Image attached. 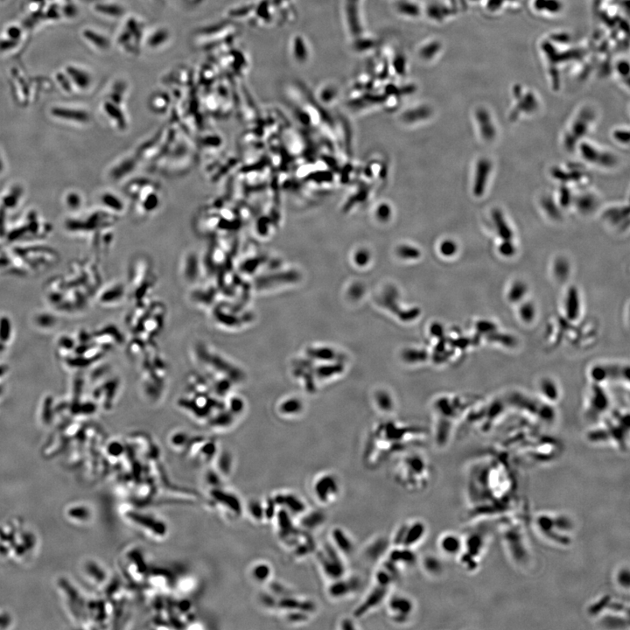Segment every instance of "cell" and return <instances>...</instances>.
Instances as JSON below:
<instances>
[{
	"label": "cell",
	"mask_w": 630,
	"mask_h": 630,
	"mask_svg": "<svg viewBox=\"0 0 630 630\" xmlns=\"http://www.w3.org/2000/svg\"><path fill=\"white\" fill-rule=\"evenodd\" d=\"M566 310L567 315L571 320H576L580 313V299L579 292L574 286L569 290L566 301Z\"/></svg>",
	"instance_id": "25"
},
{
	"label": "cell",
	"mask_w": 630,
	"mask_h": 630,
	"mask_svg": "<svg viewBox=\"0 0 630 630\" xmlns=\"http://www.w3.org/2000/svg\"><path fill=\"white\" fill-rule=\"evenodd\" d=\"M492 221L495 226V230L502 242H513L514 233L507 220L505 219L504 213L499 208H495L492 214Z\"/></svg>",
	"instance_id": "20"
},
{
	"label": "cell",
	"mask_w": 630,
	"mask_h": 630,
	"mask_svg": "<svg viewBox=\"0 0 630 630\" xmlns=\"http://www.w3.org/2000/svg\"><path fill=\"white\" fill-rule=\"evenodd\" d=\"M576 205L580 212L584 214H590L596 207V198L593 195L588 194L580 195V197L576 201Z\"/></svg>",
	"instance_id": "29"
},
{
	"label": "cell",
	"mask_w": 630,
	"mask_h": 630,
	"mask_svg": "<svg viewBox=\"0 0 630 630\" xmlns=\"http://www.w3.org/2000/svg\"><path fill=\"white\" fill-rule=\"evenodd\" d=\"M530 527L542 541L556 549H568L574 544L577 526L566 512H538L530 516Z\"/></svg>",
	"instance_id": "3"
},
{
	"label": "cell",
	"mask_w": 630,
	"mask_h": 630,
	"mask_svg": "<svg viewBox=\"0 0 630 630\" xmlns=\"http://www.w3.org/2000/svg\"><path fill=\"white\" fill-rule=\"evenodd\" d=\"M340 624H341L340 628L343 629V630H345V629H356L354 621L351 619H343Z\"/></svg>",
	"instance_id": "45"
},
{
	"label": "cell",
	"mask_w": 630,
	"mask_h": 630,
	"mask_svg": "<svg viewBox=\"0 0 630 630\" xmlns=\"http://www.w3.org/2000/svg\"><path fill=\"white\" fill-rule=\"evenodd\" d=\"M542 205H543V207L545 208V210L548 213V215L551 218H554V219H559L560 218L561 215L559 213L558 207L555 205L554 202H552V200L546 197V198L542 201Z\"/></svg>",
	"instance_id": "35"
},
{
	"label": "cell",
	"mask_w": 630,
	"mask_h": 630,
	"mask_svg": "<svg viewBox=\"0 0 630 630\" xmlns=\"http://www.w3.org/2000/svg\"><path fill=\"white\" fill-rule=\"evenodd\" d=\"M315 553L318 567L328 582L347 574L345 558L330 543L325 544L322 547H317Z\"/></svg>",
	"instance_id": "8"
},
{
	"label": "cell",
	"mask_w": 630,
	"mask_h": 630,
	"mask_svg": "<svg viewBox=\"0 0 630 630\" xmlns=\"http://www.w3.org/2000/svg\"><path fill=\"white\" fill-rule=\"evenodd\" d=\"M299 518H301V529L308 533L319 529L326 521V516L323 512L310 510L309 508Z\"/></svg>",
	"instance_id": "21"
},
{
	"label": "cell",
	"mask_w": 630,
	"mask_h": 630,
	"mask_svg": "<svg viewBox=\"0 0 630 630\" xmlns=\"http://www.w3.org/2000/svg\"><path fill=\"white\" fill-rule=\"evenodd\" d=\"M402 469L396 470L398 484H401L404 488L410 489V482L412 477V491H420L425 489L428 486L431 481V474L430 467L422 457H413L409 460H406Z\"/></svg>",
	"instance_id": "6"
},
{
	"label": "cell",
	"mask_w": 630,
	"mask_h": 630,
	"mask_svg": "<svg viewBox=\"0 0 630 630\" xmlns=\"http://www.w3.org/2000/svg\"><path fill=\"white\" fill-rule=\"evenodd\" d=\"M311 493L320 506L326 507L335 504L342 494L338 475L329 471L317 474L311 483Z\"/></svg>",
	"instance_id": "7"
},
{
	"label": "cell",
	"mask_w": 630,
	"mask_h": 630,
	"mask_svg": "<svg viewBox=\"0 0 630 630\" xmlns=\"http://www.w3.org/2000/svg\"><path fill=\"white\" fill-rule=\"evenodd\" d=\"M613 138L622 144H628L630 142V132L627 130H616L613 132Z\"/></svg>",
	"instance_id": "38"
},
{
	"label": "cell",
	"mask_w": 630,
	"mask_h": 630,
	"mask_svg": "<svg viewBox=\"0 0 630 630\" xmlns=\"http://www.w3.org/2000/svg\"><path fill=\"white\" fill-rule=\"evenodd\" d=\"M67 71L69 76H71L72 80L75 81L78 87L81 89H85L89 87L90 83V78L87 73L84 71H81L78 68H74V67H68Z\"/></svg>",
	"instance_id": "30"
},
{
	"label": "cell",
	"mask_w": 630,
	"mask_h": 630,
	"mask_svg": "<svg viewBox=\"0 0 630 630\" xmlns=\"http://www.w3.org/2000/svg\"><path fill=\"white\" fill-rule=\"evenodd\" d=\"M97 9H98V11H100L101 13H108V14H110V15H119L118 13H119V10L118 8H116L115 6H109V5H98V8Z\"/></svg>",
	"instance_id": "42"
},
{
	"label": "cell",
	"mask_w": 630,
	"mask_h": 630,
	"mask_svg": "<svg viewBox=\"0 0 630 630\" xmlns=\"http://www.w3.org/2000/svg\"><path fill=\"white\" fill-rule=\"evenodd\" d=\"M465 495L471 522L497 519L525 504L516 471L504 454L479 459L467 467Z\"/></svg>",
	"instance_id": "1"
},
{
	"label": "cell",
	"mask_w": 630,
	"mask_h": 630,
	"mask_svg": "<svg viewBox=\"0 0 630 630\" xmlns=\"http://www.w3.org/2000/svg\"><path fill=\"white\" fill-rule=\"evenodd\" d=\"M462 535L463 545L457 562L465 572L474 574L482 567L490 546V530L486 525H474L469 531Z\"/></svg>",
	"instance_id": "5"
},
{
	"label": "cell",
	"mask_w": 630,
	"mask_h": 630,
	"mask_svg": "<svg viewBox=\"0 0 630 630\" xmlns=\"http://www.w3.org/2000/svg\"><path fill=\"white\" fill-rule=\"evenodd\" d=\"M428 526L421 519L407 521L399 525L391 539L392 546L414 550L427 537Z\"/></svg>",
	"instance_id": "9"
},
{
	"label": "cell",
	"mask_w": 630,
	"mask_h": 630,
	"mask_svg": "<svg viewBox=\"0 0 630 630\" xmlns=\"http://www.w3.org/2000/svg\"><path fill=\"white\" fill-rule=\"evenodd\" d=\"M521 320L525 323H530L536 317V309L531 303H525L521 305L519 310Z\"/></svg>",
	"instance_id": "33"
},
{
	"label": "cell",
	"mask_w": 630,
	"mask_h": 630,
	"mask_svg": "<svg viewBox=\"0 0 630 630\" xmlns=\"http://www.w3.org/2000/svg\"><path fill=\"white\" fill-rule=\"evenodd\" d=\"M499 253L505 258H511L516 252V246L513 242H502L498 247Z\"/></svg>",
	"instance_id": "36"
},
{
	"label": "cell",
	"mask_w": 630,
	"mask_h": 630,
	"mask_svg": "<svg viewBox=\"0 0 630 630\" xmlns=\"http://www.w3.org/2000/svg\"><path fill=\"white\" fill-rule=\"evenodd\" d=\"M497 519L500 540L512 566L521 571H530L535 555L529 532L530 516L525 503Z\"/></svg>",
	"instance_id": "2"
},
{
	"label": "cell",
	"mask_w": 630,
	"mask_h": 630,
	"mask_svg": "<svg viewBox=\"0 0 630 630\" xmlns=\"http://www.w3.org/2000/svg\"><path fill=\"white\" fill-rule=\"evenodd\" d=\"M475 117L482 139L488 142L495 140L496 129L488 110L485 108H479L475 112Z\"/></svg>",
	"instance_id": "18"
},
{
	"label": "cell",
	"mask_w": 630,
	"mask_h": 630,
	"mask_svg": "<svg viewBox=\"0 0 630 630\" xmlns=\"http://www.w3.org/2000/svg\"><path fill=\"white\" fill-rule=\"evenodd\" d=\"M362 583L360 577L347 575V573L340 579L328 582L326 594L332 601H344L358 592L362 588Z\"/></svg>",
	"instance_id": "12"
},
{
	"label": "cell",
	"mask_w": 630,
	"mask_h": 630,
	"mask_svg": "<svg viewBox=\"0 0 630 630\" xmlns=\"http://www.w3.org/2000/svg\"><path fill=\"white\" fill-rule=\"evenodd\" d=\"M456 251L457 244L454 242L451 241V240L444 242L442 244V245H441V252H442V254H444L445 256L451 257V256H453V255L456 253Z\"/></svg>",
	"instance_id": "37"
},
{
	"label": "cell",
	"mask_w": 630,
	"mask_h": 630,
	"mask_svg": "<svg viewBox=\"0 0 630 630\" xmlns=\"http://www.w3.org/2000/svg\"><path fill=\"white\" fill-rule=\"evenodd\" d=\"M272 499L274 501L276 505L282 506L281 509L287 512L288 514L291 515L292 517L293 516L300 517L308 508V506L306 505L302 497L295 493L289 492V491L279 493Z\"/></svg>",
	"instance_id": "14"
},
{
	"label": "cell",
	"mask_w": 630,
	"mask_h": 630,
	"mask_svg": "<svg viewBox=\"0 0 630 630\" xmlns=\"http://www.w3.org/2000/svg\"><path fill=\"white\" fill-rule=\"evenodd\" d=\"M518 91L519 92H516V96L517 99H519L520 101L517 102L516 109L512 111L510 115V121H514L515 119H517V117L520 115L522 111H524L525 113H532L538 108V102L533 94H526L525 97H522L520 90Z\"/></svg>",
	"instance_id": "22"
},
{
	"label": "cell",
	"mask_w": 630,
	"mask_h": 630,
	"mask_svg": "<svg viewBox=\"0 0 630 630\" xmlns=\"http://www.w3.org/2000/svg\"><path fill=\"white\" fill-rule=\"evenodd\" d=\"M492 168V161L488 158H481L477 162L473 183V194L475 197L480 198L485 194Z\"/></svg>",
	"instance_id": "17"
},
{
	"label": "cell",
	"mask_w": 630,
	"mask_h": 630,
	"mask_svg": "<svg viewBox=\"0 0 630 630\" xmlns=\"http://www.w3.org/2000/svg\"><path fill=\"white\" fill-rule=\"evenodd\" d=\"M65 11H66V14H67L68 16H73V15H75V13H76V12H72V11H76V8H75V7H72V6H71V7L68 6L67 8L65 9Z\"/></svg>",
	"instance_id": "47"
},
{
	"label": "cell",
	"mask_w": 630,
	"mask_h": 630,
	"mask_svg": "<svg viewBox=\"0 0 630 630\" xmlns=\"http://www.w3.org/2000/svg\"><path fill=\"white\" fill-rule=\"evenodd\" d=\"M57 80L59 81V82L61 83V86L63 87V89H66L67 91H68L69 89H71V85L69 84V81H68V78H67L66 76H64L63 74H61V73L58 74V75H57Z\"/></svg>",
	"instance_id": "44"
},
{
	"label": "cell",
	"mask_w": 630,
	"mask_h": 630,
	"mask_svg": "<svg viewBox=\"0 0 630 630\" xmlns=\"http://www.w3.org/2000/svg\"><path fill=\"white\" fill-rule=\"evenodd\" d=\"M592 377H593L594 380H605L606 377H607L605 368H601V367H596V368H593L592 369Z\"/></svg>",
	"instance_id": "40"
},
{
	"label": "cell",
	"mask_w": 630,
	"mask_h": 630,
	"mask_svg": "<svg viewBox=\"0 0 630 630\" xmlns=\"http://www.w3.org/2000/svg\"><path fill=\"white\" fill-rule=\"evenodd\" d=\"M555 276L560 280L567 279L570 272V264L565 258H558L554 264Z\"/></svg>",
	"instance_id": "31"
},
{
	"label": "cell",
	"mask_w": 630,
	"mask_h": 630,
	"mask_svg": "<svg viewBox=\"0 0 630 630\" xmlns=\"http://www.w3.org/2000/svg\"><path fill=\"white\" fill-rule=\"evenodd\" d=\"M588 617L606 629L630 628L629 602L611 594H602L594 598L587 607Z\"/></svg>",
	"instance_id": "4"
},
{
	"label": "cell",
	"mask_w": 630,
	"mask_h": 630,
	"mask_svg": "<svg viewBox=\"0 0 630 630\" xmlns=\"http://www.w3.org/2000/svg\"><path fill=\"white\" fill-rule=\"evenodd\" d=\"M250 573L255 582L258 584H264L271 579L272 568L267 563L258 562L251 568Z\"/></svg>",
	"instance_id": "26"
},
{
	"label": "cell",
	"mask_w": 630,
	"mask_h": 630,
	"mask_svg": "<svg viewBox=\"0 0 630 630\" xmlns=\"http://www.w3.org/2000/svg\"><path fill=\"white\" fill-rule=\"evenodd\" d=\"M53 114L63 119H71L79 122H85L89 119L88 114L81 110H69L65 108H55L52 110Z\"/></svg>",
	"instance_id": "27"
},
{
	"label": "cell",
	"mask_w": 630,
	"mask_h": 630,
	"mask_svg": "<svg viewBox=\"0 0 630 630\" xmlns=\"http://www.w3.org/2000/svg\"><path fill=\"white\" fill-rule=\"evenodd\" d=\"M594 118L595 113L591 108H584L580 111L564 137V146L567 151H573L579 141L588 134Z\"/></svg>",
	"instance_id": "11"
},
{
	"label": "cell",
	"mask_w": 630,
	"mask_h": 630,
	"mask_svg": "<svg viewBox=\"0 0 630 630\" xmlns=\"http://www.w3.org/2000/svg\"><path fill=\"white\" fill-rule=\"evenodd\" d=\"M47 16L50 18V19H56V18H59V13L57 12V9L51 8L50 10L47 12Z\"/></svg>",
	"instance_id": "46"
},
{
	"label": "cell",
	"mask_w": 630,
	"mask_h": 630,
	"mask_svg": "<svg viewBox=\"0 0 630 630\" xmlns=\"http://www.w3.org/2000/svg\"><path fill=\"white\" fill-rule=\"evenodd\" d=\"M18 41L16 40H5L0 41V51H6L16 47Z\"/></svg>",
	"instance_id": "41"
},
{
	"label": "cell",
	"mask_w": 630,
	"mask_h": 630,
	"mask_svg": "<svg viewBox=\"0 0 630 630\" xmlns=\"http://www.w3.org/2000/svg\"><path fill=\"white\" fill-rule=\"evenodd\" d=\"M437 545L441 556L456 560L462 549L463 535L454 531L442 533L438 538Z\"/></svg>",
	"instance_id": "13"
},
{
	"label": "cell",
	"mask_w": 630,
	"mask_h": 630,
	"mask_svg": "<svg viewBox=\"0 0 630 630\" xmlns=\"http://www.w3.org/2000/svg\"><path fill=\"white\" fill-rule=\"evenodd\" d=\"M603 218L613 227L626 228L630 224V210L629 207H616L609 208L603 214Z\"/></svg>",
	"instance_id": "19"
},
{
	"label": "cell",
	"mask_w": 630,
	"mask_h": 630,
	"mask_svg": "<svg viewBox=\"0 0 630 630\" xmlns=\"http://www.w3.org/2000/svg\"><path fill=\"white\" fill-rule=\"evenodd\" d=\"M422 567L427 575L439 578L444 572V566L441 559L433 555H427L422 558Z\"/></svg>",
	"instance_id": "23"
},
{
	"label": "cell",
	"mask_w": 630,
	"mask_h": 630,
	"mask_svg": "<svg viewBox=\"0 0 630 630\" xmlns=\"http://www.w3.org/2000/svg\"><path fill=\"white\" fill-rule=\"evenodd\" d=\"M613 581L615 588L622 593L630 592V572L629 565L618 567L613 572Z\"/></svg>",
	"instance_id": "24"
},
{
	"label": "cell",
	"mask_w": 630,
	"mask_h": 630,
	"mask_svg": "<svg viewBox=\"0 0 630 630\" xmlns=\"http://www.w3.org/2000/svg\"><path fill=\"white\" fill-rule=\"evenodd\" d=\"M386 612L389 620L395 624L402 625L410 622L416 612V603L411 597L405 593L388 595L385 601Z\"/></svg>",
	"instance_id": "10"
},
{
	"label": "cell",
	"mask_w": 630,
	"mask_h": 630,
	"mask_svg": "<svg viewBox=\"0 0 630 630\" xmlns=\"http://www.w3.org/2000/svg\"><path fill=\"white\" fill-rule=\"evenodd\" d=\"M330 544L339 553L347 558L354 554L355 543L351 534L342 527H334L330 532Z\"/></svg>",
	"instance_id": "15"
},
{
	"label": "cell",
	"mask_w": 630,
	"mask_h": 630,
	"mask_svg": "<svg viewBox=\"0 0 630 630\" xmlns=\"http://www.w3.org/2000/svg\"><path fill=\"white\" fill-rule=\"evenodd\" d=\"M7 33H8L10 38L12 39V40L18 41V39L20 37L22 32L21 30L17 26H12V27L9 28Z\"/></svg>",
	"instance_id": "43"
},
{
	"label": "cell",
	"mask_w": 630,
	"mask_h": 630,
	"mask_svg": "<svg viewBox=\"0 0 630 630\" xmlns=\"http://www.w3.org/2000/svg\"><path fill=\"white\" fill-rule=\"evenodd\" d=\"M581 155L586 161L604 167H613L617 163V158L613 153L601 151L592 144L582 143L580 144Z\"/></svg>",
	"instance_id": "16"
},
{
	"label": "cell",
	"mask_w": 630,
	"mask_h": 630,
	"mask_svg": "<svg viewBox=\"0 0 630 630\" xmlns=\"http://www.w3.org/2000/svg\"><path fill=\"white\" fill-rule=\"evenodd\" d=\"M34 2H42L44 0H33Z\"/></svg>",
	"instance_id": "48"
},
{
	"label": "cell",
	"mask_w": 630,
	"mask_h": 630,
	"mask_svg": "<svg viewBox=\"0 0 630 630\" xmlns=\"http://www.w3.org/2000/svg\"><path fill=\"white\" fill-rule=\"evenodd\" d=\"M83 34H84L85 38L88 39L89 41H90L91 42H93L95 45H97L98 47H102V48L108 47V44H109L108 41L105 38H103L101 35L96 34V33H94L90 30H86Z\"/></svg>",
	"instance_id": "34"
},
{
	"label": "cell",
	"mask_w": 630,
	"mask_h": 630,
	"mask_svg": "<svg viewBox=\"0 0 630 630\" xmlns=\"http://www.w3.org/2000/svg\"><path fill=\"white\" fill-rule=\"evenodd\" d=\"M527 291H528V287L525 282L516 281L512 285L511 287L508 292V299L512 303L519 302L525 296Z\"/></svg>",
	"instance_id": "28"
},
{
	"label": "cell",
	"mask_w": 630,
	"mask_h": 630,
	"mask_svg": "<svg viewBox=\"0 0 630 630\" xmlns=\"http://www.w3.org/2000/svg\"><path fill=\"white\" fill-rule=\"evenodd\" d=\"M561 205L564 207H568L571 203V195L570 191L567 187H562L561 196L559 198Z\"/></svg>",
	"instance_id": "39"
},
{
	"label": "cell",
	"mask_w": 630,
	"mask_h": 630,
	"mask_svg": "<svg viewBox=\"0 0 630 630\" xmlns=\"http://www.w3.org/2000/svg\"><path fill=\"white\" fill-rule=\"evenodd\" d=\"M541 389L543 394L546 396V398H549L550 400H556L558 397V390L557 385H555L553 381L550 379H545L542 382Z\"/></svg>",
	"instance_id": "32"
}]
</instances>
